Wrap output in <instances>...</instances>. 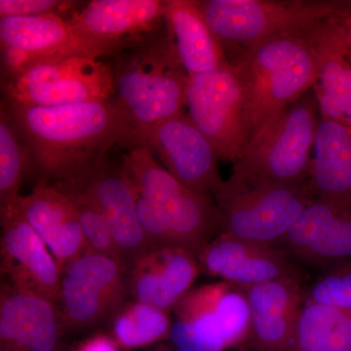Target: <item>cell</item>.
I'll list each match as a JSON object with an SVG mask.
<instances>
[{"mask_svg": "<svg viewBox=\"0 0 351 351\" xmlns=\"http://www.w3.org/2000/svg\"><path fill=\"white\" fill-rule=\"evenodd\" d=\"M53 186L68 196L75 205L84 235V253L101 254L122 261L107 219L83 180L60 182Z\"/></svg>", "mask_w": 351, "mask_h": 351, "instance_id": "cell-28", "label": "cell"}, {"mask_svg": "<svg viewBox=\"0 0 351 351\" xmlns=\"http://www.w3.org/2000/svg\"><path fill=\"white\" fill-rule=\"evenodd\" d=\"M64 331L57 304L2 281L0 348L10 351H58Z\"/></svg>", "mask_w": 351, "mask_h": 351, "instance_id": "cell-18", "label": "cell"}, {"mask_svg": "<svg viewBox=\"0 0 351 351\" xmlns=\"http://www.w3.org/2000/svg\"><path fill=\"white\" fill-rule=\"evenodd\" d=\"M140 145L149 147L176 180L195 193L214 198L223 182L216 149L189 113H179L152 127Z\"/></svg>", "mask_w": 351, "mask_h": 351, "instance_id": "cell-12", "label": "cell"}, {"mask_svg": "<svg viewBox=\"0 0 351 351\" xmlns=\"http://www.w3.org/2000/svg\"><path fill=\"white\" fill-rule=\"evenodd\" d=\"M321 271L351 261V204L315 197L276 245Z\"/></svg>", "mask_w": 351, "mask_h": 351, "instance_id": "cell-14", "label": "cell"}, {"mask_svg": "<svg viewBox=\"0 0 351 351\" xmlns=\"http://www.w3.org/2000/svg\"><path fill=\"white\" fill-rule=\"evenodd\" d=\"M348 59H350V61L351 62V49L350 47H348Z\"/></svg>", "mask_w": 351, "mask_h": 351, "instance_id": "cell-35", "label": "cell"}, {"mask_svg": "<svg viewBox=\"0 0 351 351\" xmlns=\"http://www.w3.org/2000/svg\"><path fill=\"white\" fill-rule=\"evenodd\" d=\"M110 57L113 100L125 113L133 149L152 127L184 112L189 75L165 25L130 39Z\"/></svg>", "mask_w": 351, "mask_h": 351, "instance_id": "cell-3", "label": "cell"}, {"mask_svg": "<svg viewBox=\"0 0 351 351\" xmlns=\"http://www.w3.org/2000/svg\"><path fill=\"white\" fill-rule=\"evenodd\" d=\"M82 179L107 219L122 261L131 267L149 250V245L138 223L133 189L122 162L107 157Z\"/></svg>", "mask_w": 351, "mask_h": 351, "instance_id": "cell-19", "label": "cell"}, {"mask_svg": "<svg viewBox=\"0 0 351 351\" xmlns=\"http://www.w3.org/2000/svg\"><path fill=\"white\" fill-rule=\"evenodd\" d=\"M177 320L189 323L209 351L245 348L251 311L244 289L234 284H207L193 289L174 306Z\"/></svg>", "mask_w": 351, "mask_h": 351, "instance_id": "cell-13", "label": "cell"}, {"mask_svg": "<svg viewBox=\"0 0 351 351\" xmlns=\"http://www.w3.org/2000/svg\"><path fill=\"white\" fill-rule=\"evenodd\" d=\"M308 182L315 197L351 204V126L320 117Z\"/></svg>", "mask_w": 351, "mask_h": 351, "instance_id": "cell-25", "label": "cell"}, {"mask_svg": "<svg viewBox=\"0 0 351 351\" xmlns=\"http://www.w3.org/2000/svg\"><path fill=\"white\" fill-rule=\"evenodd\" d=\"M0 215L4 282L43 295L59 306L62 274L48 247L17 204L0 211Z\"/></svg>", "mask_w": 351, "mask_h": 351, "instance_id": "cell-15", "label": "cell"}, {"mask_svg": "<svg viewBox=\"0 0 351 351\" xmlns=\"http://www.w3.org/2000/svg\"><path fill=\"white\" fill-rule=\"evenodd\" d=\"M21 213L43 239L63 274L85 250L84 235L75 205L53 184L38 182L17 202Z\"/></svg>", "mask_w": 351, "mask_h": 351, "instance_id": "cell-21", "label": "cell"}, {"mask_svg": "<svg viewBox=\"0 0 351 351\" xmlns=\"http://www.w3.org/2000/svg\"><path fill=\"white\" fill-rule=\"evenodd\" d=\"M242 288L251 311L247 350L298 351V328L306 302L302 281L283 279Z\"/></svg>", "mask_w": 351, "mask_h": 351, "instance_id": "cell-17", "label": "cell"}, {"mask_svg": "<svg viewBox=\"0 0 351 351\" xmlns=\"http://www.w3.org/2000/svg\"><path fill=\"white\" fill-rule=\"evenodd\" d=\"M78 2L66 0H0V18L66 12Z\"/></svg>", "mask_w": 351, "mask_h": 351, "instance_id": "cell-31", "label": "cell"}, {"mask_svg": "<svg viewBox=\"0 0 351 351\" xmlns=\"http://www.w3.org/2000/svg\"><path fill=\"white\" fill-rule=\"evenodd\" d=\"M319 106L313 89L272 119L233 164L230 179L258 186H293L309 181Z\"/></svg>", "mask_w": 351, "mask_h": 351, "instance_id": "cell-6", "label": "cell"}, {"mask_svg": "<svg viewBox=\"0 0 351 351\" xmlns=\"http://www.w3.org/2000/svg\"><path fill=\"white\" fill-rule=\"evenodd\" d=\"M308 29L267 39L228 60L243 87L250 141L313 89L317 59Z\"/></svg>", "mask_w": 351, "mask_h": 351, "instance_id": "cell-4", "label": "cell"}, {"mask_svg": "<svg viewBox=\"0 0 351 351\" xmlns=\"http://www.w3.org/2000/svg\"><path fill=\"white\" fill-rule=\"evenodd\" d=\"M27 156V172L43 184L82 179L114 145L131 147L125 113L112 99L60 107L2 101Z\"/></svg>", "mask_w": 351, "mask_h": 351, "instance_id": "cell-1", "label": "cell"}, {"mask_svg": "<svg viewBox=\"0 0 351 351\" xmlns=\"http://www.w3.org/2000/svg\"><path fill=\"white\" fill-rule=\"evenodd\" d=\"M126 43L90 38L58 14L0 18L1 80L29 62L69 56L101 59L114 54Z\"/></svg>", "mask_w": 351, "mask_h": 351, "instance_id": "cell-10", "label": "cell"}, {"mask_svg": "<svg viewBox=\"0 0 351 351\" xmlns=\"http://www.w3.org/2000/svg\"><path fill=\"white\" fill-rule=\"evenodd\" d=\"M169 337L176 351H209L193 327L184 321L177 320L173 323Z\"/></svg>", "mask_w": 351, "mask_h": 351, "instance_id": "cell-32", "label": "cell"}, {"mask_svg": "<svg viewBox=\"0 0 351 351\" xmlns=\"http://www.w3.org/2000/svg\"><path fill=\"white\" fill-rule=\"evenodd\" d=\"M200 269L198 258L184 249H149L131 265L129 293L136 302L168 311L191 291Z\"/></svg>", "mask_w": 351, "mask_h": 351, "instance_id": "cell-20", "label": "cell"}, {"mask_svg": "<svg viewBox=\"0 0 351 351\" xmlns=\"http://www.w3.org/2000/svg\"><path fill=\"white\" fill-rule=\"evenodd\" d=\"M168 311L140 302L125 304L112 318V336L119 346L138 348L169 335Z\"/></svg>", "mask_w": 351, "mask_h": 351, "instance_id": "cell-27", "label": "cell"}, {"mask_svg": "<svg viewBox=\"0 0 351 351\" xmlns=\"http://www.w3.org/2000/svg\"><path fill=\"white\" fill-rule=\"evenodd\" d=\"M3 101L27 107L106 101L114 95L112 64L99 58L69 56L29 62L1 80Z\"/></svg>", "mask_w": 351, "mask_h": 351, "instance_id": "cell-7", "label": "cell"}, {"mask_svg": "<svg viewBox=\"0 0 351 351\" xmlns=\"http://www.w3.org/2000/svg\"><path fill=\"white\" fill-rule=\"evenodd\" d=\"M332 21L338 27L348 47L351 49V15Z\"/></svg>", "mask_w": 351, "mask_h": 351, "instance_id": "cell-34", "label": "cell"}, {"mask_svg": "<svg viewBox=\"0 0 351 351\" xmlns=\"http://www.w3.org/2000/svg\"><path fill=\"white\" fill-rule=\"evenodd\" d=\"M298 351H351V313L306 301L298 328Z\"/></svg>", "mask_w": 351, "mask_h": 351, "instance_id": "cell-26", "label": "cell"}, {"mask_svg": "<svg viewBox=\"0 0 351 351\" xmlns=\"http://www.w3.org/2000/svg\"><path fill=\"white\" fill-rule=\"evenodd\" d=\"M306 301L351 313V261L322 270L306 289Z\"/></svg>", "mask_w": 351, "mask_h": 351, "instance_id": "cell-30", "label": "cell"}, {"mask_svg": "<svg viewBox=\"0 0 351 351\" xmlns=\"http://www.w3.org/2000/svg\"><path fill=\"white\" fill-rule=\"evenodd\" d=\"M317 59L313 87L320 117L351 126V62L348 46L334 21L308 29Z\"/></svg>", "mask_w": 351, "mask_h": 351, "instance_id": "cell-22", "label": "cell"}, {"mask_svg": "<svg viewBox=\"0 0 351 351\" xmlns=\"http://www.w3.org/2000/svg\"><path fill=\"white\" fill-rule=\"evenodd\" d=\"M121 162L149 248L176 247L199 258L219 233L214 198L184 186L145 145L128 149Z\"/></svg>", "mask_w": 351, "mask_h": 351, "instance_id": "cell-2", "label": "cell"}, {"mask_svg": "<svg viewBox=\"0 0 351 351\" xmlns=\"http://www.w3.org/2000/svg\"><path fill=\"white\" fill-rule=\"evenodd\" d=\"M164 25L189 76L228 63L196 0H164Z\"/></svg>", "mask_w": 351, "mask_h": 351, "instance_id": "cell-24", "label": "cell"}, {"mask_svg": "<svg viewBox=\"0 0 351 351\" xmlns=\"http://www.w3.org/2000/svg\"><path fill=\"white\" fill-rule=\"evenodd\" d=\"M130 267L119 258L83 253L62 274L60 311L64 330L91 329L125 304Z\"/></svg>", "mask_w": 351, "mask_h": 351, "instance_id": "cell-11", "label": "cell"}, {"mask_svg": "<svg viewBox=\"0 0 351 351\" xmlns=\"http://www.w3.org/2000/svg\"><path fill=\"white\" fill-rule=\"evenodd\" d=\"M228 60L267 39L351 15V0H196Z\"/></svg>", "mask_w": 351, "mask_h": 351, "instance_id": "cell-5", "label": "cell"}, {"mask_svg": "<svg viewBox=\"0 0 351 351\" xmlns=\"http://www.w3.org/2000/svg\"><path fill=\"white\" fill-rule=\"evenodd\" d=\"M0 351H10V350H4V348H0Z\"/></svg>", "mask_w": 351, "mask_h": 351, "instance_id": "cell-36", "label": "cell"}, {"mask_svg": "<svg viewBox=\"0 0 351 351\" xmlns=\"http://www.w3.org/2000/svg\"><path fill=\"white\" fill-rule=\"evenodd\" d=\"M73 351H120L119 345L113 337L105 334L95 335L83 341Z\"/></svg>", "mask_w": 351, "mask_h": 351, "instance_id": "cell-33", "label": "cell"}, {"mask_svg": "<svg viewBox=\"0 0 351 351\" xmlns=\"http://www.w3.org/2000/svg\"><path fill=\"white\" fill-rule=\"evenodd\" d=\"M27 156L5 112L0 114V211L19 201L23 178L27 173Z\"/></svg>", "mask_w": 351, "mask_h": 351, "instance_id": "cell-29", "label": "cell"}, {"mask_svg": "<svg viewBox=\"0 0 351 351\" xmlns=\"http://www.w3.org/2000/svg\"><path fill=\"white\" fill-rule=\"evenodd\" d=\"M69 20L90 38L123 43L164 27V0H94Z\"/></svg>", "mask_w": 351, "mask_h": 351, "instance_id": "cell-23", "label": "cell"}, {"mask_svg": "<svg viewBox=\"0 0 351 351\" xmlns=\"http://www.w3.org/2000/svg\"><path fill=\"white\" fill-rule=\"evenodd\" d=\"M314 198L309 182L258 186L228 178L214 195L219 233L276 246Z\"/></svg>", "mask_w": 351, "mask_h": 351, "instance_id": "cell-8", "label": "cell"}, {"mask_svg": "<svg viewBox=\"0 0 351 351\" xmlns=\"http://www.w3.org/2000/svg\"><path fill=\"white\" fill-rule=\"evenodd\" d=\"M198 262L207 274L240 287L283 279L304 280L299 265L281 249L223 233L208 244Z\"/></svg>", "mask_w": 351, "mask_h": 351, "instance_id": "cell-16", "label": "cell"}, {"mask_svg": "<svg viewBox=\"0 0 351 351\" xmlns=\"http://www.w3.org/2000/svg\"><path fill=\"white\" fill-rule=\"evenodd\" d=\"M186 107L219 160L237 163L250 142V133L243 87L232 64L228 62L221 68L189 76Z\"/></svg>", "mask_w": 351, "mask_h": 351, "instance_id": "cell-9", "label": "cell"}]
</instances>
